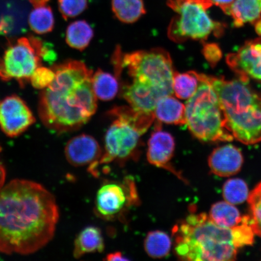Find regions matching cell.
<instances>
[{"label": "cell", "instance_id": "obj_1", "mask_svg": "<svg viewBox=\"0 0 261 261\" xmlns=\"http://www.w3.org/2000/svg\"><path fill=\"white\" fill-rule=\"evenodd\" d=\"M59 218L56 199L46 188L13 179L0 189V253L38 252L53 239Z\"/></svg>", "mask_w": 261, "mask_h": 261}, {"label": "cell", "instance_id": "obj_2", "mask_svg": "<svg viewBox=\"0 0 261 261\" xmlns=\"http://www.w3.org/2000/svg\"><path fill=\"white\" fill-rule=\"evenodd\" d=\"M55 79L42 90L38 113L44 125L57 134L74 132L91 119L97 109L93 71L83 62L69 60L51 67Z\"/></svg>", "mask_w": 261, "mask_h": 261}, {"label": "cell", "instance_id": "obj_3", "mask_svg": "<svg viewBox=\"0 0 261 261\" xmlns=\"http://www.w3.org/2000/svg\"><path fill=\"white\" fill-rule=\"evenodd\" d=\"M174 252L179 259L194 261L236 259L238 248L231 228L218 226L204 213L192 214L172 229Z\"/></svg>", "mask_w": 261, "mask_h": 261}, {"label": "cell", "instance_id": "obj_4", "mask_svg": "<svg viewBox=\"0 0 261 261\" xmlns=\"http://www.w3.org/2000/svg\"><path fill=\"white\" fill-rule=\"evenodd\" d=\"M219 99L226 128L238 141L253 145L261 141V94L249 83L205 75Z\"/></svg>", "mask_w": 261, "mask_h": 261}, {"label": "cell", "instance_id": "obj_5", "mask_svg": "<svg viewBox=\"0 0 261 261\" xmlns=\"http://www.w3.org/2000/svg\"><path fill=\"white\" fill-rule=\"evenodd\" d=\"M113 63L116 72L125 71L135 84L155 91L163 97L173 95L172 78L174 70L170 55L162 48L123 54L117 48Z\"/></svg>", "mask_w": 261, "mask_h": 261}, {"label": "cell", "instance_id": "obj_6", "mask_svg": "<svg viewBox=\"0 0 261 261\" xmlns=\"http://www.w3.org/2000/svg\"><path fill=\"white\" fill-rule=\"evenodd\" d=\"M111 114L116 119L106 133L105 149L98 168L112 162L122 164L138 158L140 138L155 119L154 114L140 112L130 107L114 108Z\"/></svg>", "mask_w": 261, "mask_h": 261}, {"label": "cell", "instance_id": "obj_7", "mask_svg": "<svg viewBox=\"0 0 261 261\" xmlns=\"http://www.w3.org/2000/svg\"><path fill=\"white\" fill-rule=\"evenodd\" d=\"M197 91L186 103V125L196 138L203 142H230L234 138L227 129L216 92L205 78L198 73Z\"/></svg>", "mask_w": 261, "mask_h": 261}, {"label": "cell", "instance_id": "obj_8", "mask_svg": "<svg viewBox=\"0 0 261 261\" xmlns=\"http://www.w3.org/2000/svg\"><path fill=\"white\" fill-rule=\"evenodd\" d=\"M166 4L176 14L168 32L173 41H204L212 34L220 37L224 34L226 25L213 20L207 13L214 5L211 0H168Z\"/></svg>", "mask_w": 261, "mask_h": 261}, {"label": "cell", "instance_id": "obj_9", "mask_svg": "<svg viewBox=\"0 0 261 261\" xmlns=\"http://www.w3.org/2000/svg\"><path fill=\"white\" fill-rule=\"evenodd\" d=\"M54 52L37 38L18 39L6 49L0 60V78L3 81L15 80L21 87L30 82L33 73L42 65V59L54 60Z\"/></svg>", "mask_w": 261, "mask_h": 261}, {"label": "cell", "instance_id": "obj_10", "mask_svg": "<svg viewBox=\"0 0 261 261\" xmlns=\"http://www.w3.org/2000/svg\"><path fill=\"white\" fill-rule=\"evenodd\" d=\"M140 203L136 182L132 177L122 181H106L97 192L95 212L106 220H121Z\"/></svg>", "mask_w": 261, "mask_h": 261}, {"label": "cell", "instance_id": "obj_11", "mask_svg": "<svg viewBox=\"0 0 261 261\" xmlns=\"http://www.w3.org/2000/svg\"><path fill=\"white\" fill-rule=\"evenodd\" d=\"M35 121L31 110L21 97L12 95L0 102V128L10 138L20 136Z\"/></svg>", "mask_w": 261, "mask_h": 261}, {"label": "cell", "instance_id": "obj_12", "mask_svg": "<svg viewBox=\"0 0 261 261\" xmlns=\"http://www.w3.org/2000/svg\"><path fill=\"white\" fill-rule=\"evenodd\" d=\"M226 61L240 80L261 84V38L247 41L236 53L228 54Z\"/></svg>", "mask_w": 261, "mask_h": 261}, {"label": "cell", "instance_id": "obj_13", "mask_svg": "<svg viewBox=\"0 0 261 261\" xmlns=\"http://www.w3.org/2000/svg\"><path fill=\"white\" fill-rule=\"evenodd\" d=\"M65 155L71 165L76 167L88 166V171L98 177V163L102 151L92 136L81 135L70 139L65 146Z\"/></svg>", "mask_w": 261, "mask_h": 261}, {"label": "cell", "instance_id": "obj_14", "mask_svg": "<svg viewBox=\"0 0 261 261\" xmlns=\"http://www.w3.org/2000/svg\"><path fill=\"white\" fill-rule=\"evenodd\" d=\"M154 132L151 134L148 144L147 159L151 165L170 171L185 181L180 173L172 166L171 161L174 155L175 140L170 133L164 132L156 123Z\"/></svg>", "mask_w": 261, "mask_h": 261}, {"label": "cell", "instance_id": "obj_15", "mask_svg": "<svg viewBox=\"0 0 261 261\" xmlns=\"http://www.w3.org/2000/svg\"><path fill=\"white\" fill-rule=\"evenodd\" d=\"M243 162V155L240 150L231 145L215 149L208 161L211 171L223 177L237 174L241 170Z\"/></svg>", "mask_w": 261, "mask_h": 261}, {"label": "cell", "instance_id": "obj_16", "mask_svg": "<svg viewBox=\"0 0 261 261\" xmlns=\"http://www.w3.org/2000/svg\"><path fill=\"white\" fill-rule=\"evenodd\" d=\"M186 108L184 103L172 95L163 97L156 103L154 114L160 123L186 125Z\"/></svg>", "mask_w": 261, "mask_h": 261}, {"label": "cell", "instance_id": "obj_17", "mask_svg": "<svg viewBox=\"0 0 261 261\" xmlns=\"http://www.w3.org/2000/svg\"><path fill=\"white\" fill-rule=\"evenodd\" d=\"M104 248L102 231L96 227H87L78 234L74 241L73 256L78 259L86 254L101 253Z\"/></svg>", "mask_w": 261, "mask_h": 261}, {"label": "cell", "instance_id": "obj_18", "mask_svg": "<svg viewBox=\"0 0 261 261\" xmlns=\"http://www.w3.org/2000/svg\"><path fill=\"white\" fill-rule=\"evenodd\" d=\"M229 15L233 18L234 27L253 24L261 18V0H234Z\"/></svg>", "mask_w": 261, "mask_h": 261}, {"label": "cell", "instance_id": "obj_19", "mask_svg": "<svg viewBox=\"0 0 261 261\" xmlns=\"http://www.w3.org/2000/svg\"><path fill=\"white\" fill-rule=\"evenodd\" d=\"M113 14L120 21L135 23L146 14L143 0H112Z\"/></svg>", "mask_w": 261, "mask_h": 261}, {"label": "cell", "instance_id": "obj_20", "mask_svg": "<svg viewBox=\"0 0 261 261\" xmlns=\"http://www.w3.org/2000/svg\"><path fill=\"white\" fill-rule=\"evenodd\" d=\"M94 31L90 25L85 20L71 22L66 31V42L70 47L83 51L90 43Z\"/></svg>", "mask_w": 261, "mask_h": 261}, {"label": "cell", "instance_id": "obj_21", "mask_svg": "<svg viewBox=\"0 0 261 261\" xmlns=\"http://www.w3.org/2000/svg\"><path fill=\"white\" fill-rule=\"evenodd\" d=\"M92 86L96 97L103 101L114 99L119 89L117 77L100 69L93 74Z\"/></svg>", "mask_w": 261, "mask_h": 261}, {"label": "cell", "instance_id": "obj_22", "mask_svg": "<svg viewBox=\"0 0 261 261\" xmlns=\"http://www.w3.org/2000/svg\"><path fill=\"white\" fill-rule=\"evenodd\" d=\"M210 217L218 226L228 228L237 226L243 219L238 208L227 201L218 202L212 205Z\"/></svg>", "mask_w": 261, "mask_h": 261}, {"label": "cell", "instance_id": "obj_23", "mask_svg": "<svg viewBox=\"0 0 261 261\" xmlns=\"http://www.w3.org/2000/svg\"><path fill=\"white\" fill-rule=\"evenodd\" d=\"M199 84L198 73L194 71L187 73L174 71L172 78L173 93L178 99H190L197 91Z\"/></svg>", "mask_w": 261, "mask_h": 261}, {"label": "cell", "instance_id": "obj_24", "mask_svg": "<svg viewBox=\"0 0 261 261\" xmlns=\"http://www.w3.org/2000/svg\"><path fill=\"white\" fill-rule=\"evenodd\" d=\"M144 247L146 252L154 258H163L171 252L172 240L164 231H150L145 238Z\"/></svg>", "mask_w": 261, "mask_h": 261}, {"label": "cell", "instance_id": "obj_25", "mask_svg": "<svg viewBox=\"0 0 261 261\" xmlns=\"http://www.w3.org/2000/svg\"><path fill=\"white\" fill-rule=\"evenodd\" d=\"M29 23L37 34H46L53 31L55 18L51 9L46 5L35 6L29 15Z\"/></svg>", "mask_w": 261, "mask_h": 261}, {"label": "cell", "instance_id": "obj_26", "mask_svg": "<svg viewBox=\"0 0 261 261\" xmlns=\"http://www.w3.org/2000/svg\"><path fill=\"white\" fill-rule=\"evenodd\" d=\"M223 195L228 203L240 204L244 203L249 197V188L243 179H230L223 186Z\"/></svg>", "mask_w": 261, "mask_h": 261}, {"label": "cell", "instance_id": "obj_27", "mask_svg": "<svg viewBox=\"0 0 261 261\" xmlns=\"http://www.w3.org/2000/svg\"><path fill=\"white\" fill-rule=\"evenodd\" d=\"M234 244L238 249L251 246L254 243V230L250 216L243 217L242 221L237 226L231 228Z\"/></svg>", "mask_w": 261, "mask_h": 261}, {"label": "cell", "instance_id": "obj_28", "mask_svg": "<svg viewBox=\"0 0 261 261\" xmlns=\"http://www.w3.org/2000/svg\"><path fill=\"white\" fill-rule=\"evenodd\" d=\"M247 199L254 232L261 237V182L251 192Z\"/></svg>", "mask_w": 261, "mask_h": 261}, {"label": "cell", "instance_id": "obj_29", "mask_svg": "<svg viewBox=\"0 0 261 261\" xmlns=\"http://www.w3.org/2000/svg\"><path fill=\"white\" fill-rule=\"evenodd\" d=\"M59 9L65 19L76 17L88 7V0H58Z\"/></svg>", "mask_w": 261, "mask_h": 261}, {"label": "cell", "instance_id": "obj_30", "mask_svg": "<svg viewBox=\"0 0 261 261\" xmlns=\"http://www.w3.org/2000/svg\"><path fill=\"white\" fill-rule=\"evenodd\" d=\"M55 77V73L51 68L40 66L32 74L30 83L35 89L42 90L50 86Z\"/></svg>", "mask_w": 261, "mask_h": 261}, {"label": "cell", "instance_id": "obj_31", "mask_svg": "<svg viewBox=\"0 0 261 261\" xmlns=\"http://www.w3.org/2000/svg\"><path fill=\"white\" fill-rule=\"evenodd\" d=\"M203 54L205 60L214 67L221 60L223 54L219 45L215 43L203 44Z\"/></svg>", "mask_w": 261, "mask_h": 261}, {"label": "cell", "instance_id": "obj_32", "mask_svg": "<svg viewBox=\"0 0 261 261\" xmlns=\"http://www.w3.org/2000/svg\"><path fill=\"white\" fill-rule=\"evenodd\" d=\"M213 5L219 7L225 14L229 15L231 5L234 0H211Z\"/></svg>", "mask_w": 261, "mask_h": 261}, {"label": "cell", "instance_id": "obj_33", "mask_svg": "<svg viewBox=\"0 0 261 261\" xmlns=\"http://www.w3.org/2000/svg\"><path fill=\"white\" fill-rule=\"evenodd\" d=\"M106 260L109 261L129 260V259L127 258L121 252H115L108 254Z\"/></svg>", "mask_w": 261, "mask_h": 261}, {"label": "cell", "instance_id": "obj_34", "mask_svg": "<svg viewBox=\"0 0 261 261\" xmlns=\"http://www.w3.org/2000/svg\"><path fill=\"white\" fill-rule=\"evenodd\" d=\"M2 151L1 146H0V152ZM6 177V171L4 165L0 162V189L5 185Z\"/></svg>", "mask_w": 261, "mask_h": 261}, {"label": "cell", "instance_id": "obj_35", "mask_svg": "<svg viewBox=\"0 0 261 261\" xmlns=\"http://www.w3.org/2000/svg\"><path fill=\"white\" fill-rule=\"evenodd\" d=\"M254 29L257 35L261 36V18L254 22Z\"/></svg>", "mask_w": 261, "mask_h": 261}, {"label": "cell", "instance_id": "obj_36", "mask_svg": "<svg viewBox=\"0 0 261 261\" xmlns=\"http://www.w3.org/2000/svg\"><path fill=\"white\" fill-rule=\"evenodd\" d=\"M33 6H35L46 5L48 0H30Z\"/></svg>", "mask_w": 261, "mask_h": 261}]
</instances>
